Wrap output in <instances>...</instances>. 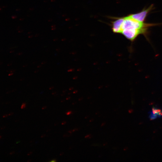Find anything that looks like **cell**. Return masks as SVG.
Returning <instances> with one entry per match:
<instances>
[{
    "mask_svg": "<svg viewBox=\"0 0 162 162\" xmlns=\"http://www.w3.org/2000/svg\"><path fill=\"white\" fill-rule=\"evenodd\" d=\"M147 32L146 31L141 30L126 29L123 30L121 33L128 40L133 42L140 34L146 35Z\"/></svg>",
    "mask_w": 162,
    "mask_h": 162,
    "instance_id": "obj_1",
    "label": "cell"
},
{
    "mask_svg": "<svg viewBox=\"0 0 162 162\" xmlns=\"http://www.w3.org/2000/svg\"><path fill=\"white\" fill-rule=\"evenodd\" d=\"M153 6L152 5L147 8H144L139 13L131 14L128 16L136 20L141 22H143L148 14L153 8Z\"/></svg>",
    "mask_w": 162,
    "mask_h": 162,
    "instance_id": "obj_2",
    "label": "cell"
},
{
    "mask_svg": "<svg viewBox=\"0 0 162 162\" xmlns=\"http://www.w3.org/2000/svg\"><path fill=\"white\" fill-rule=\"evenodd\" d=\"M124 17L117 18L113 22L112 25V28L113 32L121 33L123 23Z\"/></svg>",
    "mask_w": 162,
    "mask_h": 162,
    "instance_id": "obj_3",
    "label": "cell"
},
{
    "mask_svg": "<svg viewBox=\"0 0 162 162\" xmlns=\"http://www.w3.org/2000/svg\"><path fill=\"white\" fill-rule=\"evenodd\" d=\"M162 115V111L161 110L154 107L152 109V111L150 112L149 116L150 119L152 120Z\"/></svg>",
    "mask_w": 162,
    "mask_h": 162,
    "instance_id": "obj_4",
    "label": "cell"
},
{
    "mask_svg": "<svg viewBox=\"0 0 162 162\" xmlns=\"http://www.w3.org/2000/svg\"><path fill=\"white\" fill-rule=\"evenodd\" d=\"M26 107V104L25 103H23L22 105L21 108L22 109Z\"/></svg>",
    "mask_w": 162,
    "mask_h": 162,
    "instance_id": "obj_5",
    "label": "cell"
},
{
    "mask_svg": "<svg viewBox=\"0 0 162 162\" xmlns=\"http://www.w3.org/2000/svg\"><path fill=\"white\" fill-rule=\"evenodd\" d=\"M85 137L86 138H92V136L90 134H88Z\"/></svg>",
    "mask_w": 162,
    "mask_h": 162,
    "instance_id": "obj_6",
    "label": "cell"
},
{
    "mask_svg": "<svg viewBox=\"0 0 162 162\" xmlns=\"http://www.w3.org/2000/svg\"><path fill=\"white\" fill-rule=\"evenodd\" d=\"M72 113V112L70 111H68L66 113V114L68 115H69Z\"/></svg>",
    "mask_w": 162,
    "mask_h": 162,
    "instance_id": "obj_7",
    "label": "cell"
},
{
    "mask_svg": "<svg viewBox=\"0 0 162 162\" xmlns=\"http://www.w3.org/2000/svg\"><path fill=\"white\" fill-rule=\"evenodd\" d=\"M14 74V73L13 72H10V73L9 74H8V76H11L12 75H13Z\"/></svg>",
    "mask_w": 162,
    "mask_h": 162,
    "instance_id": "obj_8",
    "label": "cell"
},
{
    "mask_svg": "<svg viewBox=\"0 0 162 162\" xmlns=\"http://www.w3.org/2000/svg\"><path fill=\"white\" fill-rule=\"evenodd\" d=\"M15 71V70H10L9 71H10V72H14Z\"/></svg>",
    "mask_w": 162,
    "mask_h": 162,
    "instance_id": "obj_9",
    "label": "cell"
},
{
    "mask_svg": "<svg viewBox=\"0 0 162 162\" xmlns=\"http://www.w3.org/2000/svg\"><path fill=\"white\" fill-rule=\"evenodd\" d=\"M8 115H7V114H5L3 116V117L4 118V117H7Z\"/></svg>",
    "mask_w": 162,
    "mask_h": 162,
    "instance_id": "obj_10",
    "label": "cell"
},
{
    "mask_svg": "<svg viewBox=\"0 0 162 162\" xmlns=\"http://www.w3.org/2000/svg\"><path fill=\"white\" fill-rule=\"evenodd\" d=\"M66 122L65 121H63L62 122V124H63V125H64V124H66Z\"/></svg>",
    "mask_w": 162,
    "mask_h": 162,
    "instance_id": "obj_11",
    "label": "cell"
},
{
    "mask_svg": "<svg viewBox=\"0 0 162 162\" xmlns=\"http://www.w3.org/2000/svg\"><path fill=\"white\" fill-rule=\"evenodd\" d=\"M13 112H10L9 114H8V116H10V115H13Z\"/></svg>",
    "mask_w": 162,
    "mask_h": 162,
    "instance_id": "obj_12",
    "label": "cell"
},
{
    "mask_svg": "<svg viewBox=\"0 0 162 162\" xmlns=\"http://www.w3.org/2000/svg\"><path fill=\"white\" fill-rule=\"evenodd\" d=\"M105 124L106 123L105 122L103 123L101 125V126H104Z\"/></svg>",
    "mask_w": 162,
    "mask_h": 162,
    "instance_id": "obj_13",
    "label": "cell"
},
{
    "mask_svg": "<svg viewBox=\"0 0 162 162\" xmlns=\"http://www.w3.org/2000/svg\"><path fill=\"white\" fill-rule=\"evenodd\" d=\"M46 136V135L45 134H43L42 135H41V137H45V136Z\"/></svg>",
    "mask_w": 162,
    "mask_h": 162,
    "instance_id": "obj_14",
    "label": "cell"
},
{
    "mask_svg": "<svg viewBox=\"0 0 162 162\" xmlns=\"http://www.w3.org/2000/svg\"><path fill=\"white\" fill-rule=\"evenodd\" d=\"M32 152H29L28 154H27V155H30L32 153Z\"/></svg>",
    "mask_w": 162,
    "mask_h": 162,
    "instance_id": "obj_15",
    "label": "cell"
},
{
    "mask_svg": "<svg viewBox=\"0 0 162 162\" xmlns=\"http://www.w3.org/2000/svg\"><path fill=\"white\" fill-rule=\"evenodd\" d=\"M53 88H54L52 86V87H50L49 88V89H50V90H51V89H52Z\"/></svg>",
    "mask_w": 162,
    "mask_h": 162,
    "instance_id": "obj_16",
    "label": "cell"
},
{
    "mask_svg": "<svg viewBox=\"0 0 162 162\" xmlns=\"http://www.w3.org/2000/svg\"><path fill=\"white\" fill-rule=\"evenodd\" d=\"M14 151H12V152H10V154H14Z\"/></svg>",
    "mask_w": 162,
    "mask_h": 162,
    "instance_id": "obj_17",
    "label": "cell"
},
{
    "mask_svg": "<svg viewBox=\"0 0 162 162\" xmlns=\"http://www.w3.org/2000/svg\"><path fill=\"white\" fill-rule=\"evenodd\" d=\"M93 120H94V119L93 118H92L89 120V122H92L93 121Z\"/></svg>",
    "mask_w": 162,
    "mask_h": 162,
    "instance_id": "obj_18",
    "label": "cell"
},
{
    "mask_svg": "<svg viewBox=\"0 0 162 162\" xmlns=\"http://www.w3.org/2000/svg\"><path fill=\"white\" fill-rule=\"evenodd\" d=\"M22 54V52H20L17 54V55H21Z\"/></svg>",
    "mask_w": 162,
    "mask_h": 162,
    "instance_id": "obj_19",
    "label": "cell"
},
{
    "mask_svg": "<svg viewBox=\"0 0 162 162\" xmlns=\"http://www.w3.org/2000/svg\"><path fill=\"white\" fill-rule=\"evenodd\" d=\"M46 108V106H44L42 107V109H44Z\"/></svg>",
    "mask_w": 162,
    "mask_h": 162,
    "instance_id": "obj_20",
    "label": "cell"
},
{
    "mask_svg": "<svg viewBox=\"0 0 162 162\" xmlns=\"http://www.w3.org/2000/svg\"><path fill=\"white\" fill-rule=\"evenodd\" d=\"M46 63V62H43L41 63V64H44Z\"/></svg>",
    "mask_w": 162,
    "mask_h": 162,
    "instance_id": "obj_21",
    "label": "cell"
},
{
    "mask_svg": "<svg viewBox=\"0 0 162 162\" xmlns=\"http://www.w3.org/2000/svg\"><path fill=\"white\" fill-rule=\"evenodd\" d=\"M89 117L88 116H87L85 117V118L87 119Z\"/></svg>",
    "mask_w": 162,
    "mask_h": 162,
    "instance_id": "obj_22",
    "label": "cell"
},
{
    "mask_svg": "<svg viewBox=\"0 0 162 162\" xmlns=\"http://www.w3.org/2000/svg\"><path fill=\"white\" fill-rule=\"evenodd\" d=\"M56 93V92H53L52 93V94L53 95H55V94Z\"/></svg>",
    "mask_w": 162,
    "mask_h": 162,
    "instance_id": "obj_23",
    "label": "cell"
},
{
    "mask_svg": "<svg viewBox=\"0 0 162 162\" xmlns=\"http://www.w3.org/2000/svg\"><path fill=\"white\" fill-rule=\"evenodd\" d=\"M39 71V70H36L34 71V73H37Z\"/></svg>",
    "mask_w": 162,
    "mask_h": 162,
    "instance_id": "obj_24",
    "label": "cell"
},
{
    "mask_svg": "<svg viewBox=\"0 0 162 162\" xmlns=\"http://www.w3.org/2000/svg\"><path fill=\"white\" fill-rule=\"evenodd\" d=\"M50 161L51 162H56V160H55L54 159V160H52L51 161Z\"/></svg>",
    "mask_w": 162,
    "mask_h": 162,
    "instance_id": "obj_25",
    "label": "cell"
},
{
    "mask_svg": "<svg viewBox=\"0 0 162 162\" xmlns=\"http://www.w3.org/2000/svg\"><path fill=\"white\" fill-rule=\"evenodd\" d=\"M14 52V50H11L10 52V53H11L12 52Z\"/></svg>",
    "mask_w": 162,
    "mask_h": 162,
    "instance_id": "obj_26",
    "label": "cell"
},
{
    "mask_svg": "<svg viewBox=\"0 0 162 162\" xmlns=\"http://www.w3.org/2000/svg\"><path fill=\"white\" fill-rule=\"evenodd\" d=\"M11 64H11V63H9V64H8L7 65H8V66H9L11 65Z\"/></svg>",
    "mask_w": 162,
    "mask_h": 162,
    "instance_id": "obj_27",
    "label": "cell"
},
{
    "mask_svg": "<svg viewBox=\"0 0 162 162\" xmlns=\"http://www.w3.org/2000/svg\"><path fill=\"white\" fill-rule=\"evenodd\" d=\"M63 154V152H61L60 154V155H62Z\"/></svg>",
    "mask_w": 162,
    "mask_h": 162,
    "instance_id": "obj_28",
    "label": "cell"
},
{
    "mask_svg": "<svg viewBox=\"0 0 162 162\" xmlns=\"http://www.w3.org/2000/svg\"><path fill=\"white\" fill-rule=\"evenodd\" d=\"M41 67V65H39L38 66L37 68H39L40 67Z\"/></svg>",
    "mask_w": 162,
    "mask_h": 162,
    "instance_id": "obj_29",
    "label": "cell"
},
{
    "mask_svg": "<svg viewBox=\"0 0 162 162\" xmlns=\"http://www.w3.org/2000/svg\"><path fill=\"white\" fill-rule=\"evenodd\" d=\"M27 65L26 64V65H24L23 66V67H26L27 66Z\"/></svg>",
    "mask_w": 162,
    "mask_h": 162,
    "instance_id": "obj_30",
    "label": "cell"
},
{
    "mask_svg": "<svg viewBox=\"0 0 162 162\" xmlns=\"http://www.w3.org/2000/svg\"><path fill=\"white\" fill-rule=\"evenodd\" d=\"M99 112H97L95 113L96 114H99Z\"/></svg>",
    "mask_w": 162,
    "mask_h": 162,
    "instance_id": "obj_31",
    "label": "cell"
},
{
    "mask_svg": "<svg viewBox=\"0 0 162 162\" xmlns=\"http://www.w3.org/2000/svg\"><path fill=\"white\" fill-rule=\"evenodd\" d=\"M4 128H5V127H2L1 128V129H2Z\"/></svg>",
    "mask_w": 162,
    "mask_h": 162,
    "instance_id": "obj_32",
    "label": "cell"
},
{
    "mask_svg": "<svg viewBox=\"0 0 162 162\" xmlns=\"http://www.w3.org/2000/svg\"><path fill=\"white\" fill-rule=\"evenodd\" d=\"M16 91V89H14L12 91V92H14L15 91Z\"/></svg>",
    "mask_w": 162,
    "mask_h": 162,
    "instance_id": "obj_33",
    "label": "cell"
},
{
    "mask_svg": "<svg viewBox=\"0 0 162 162\" xmlns=\"http://www.w3.org/2000/svg\"><path fill=\"white\" fill-rule=\"evenodd\" d=\"M58 124V123H55V126H56V125H57Z\"/></svg>",
    "mask_w": 162,
    "mask_h": 162,
    "instance_id": "obj_34",
    "label": "cell"
},
{
    "mask_svg": "<svg viewBox=\"0 0 162 162\" xmlns=\"http://www.w3.org/2000/svg\"><path fill=\"white\" fill-rule=\"evenodd\" d=\"M24 79H23V78H22V79H21L20 80L22 81V80H23Z\"/></svg>",
    "mask_w": 162,
    "mask_h": 162,
    "instance_id": "obj_35",
    "label": "cell"
},
{
    "mask_svg": "<svg viewBox=\"0 0 162 162\" xmlns=\"http://www.w3.org/2000/svg\"><path fill=\"white\" fill-rule=\"evenodd\" d=\"M50 129H48V130H46V132L49 131H50Z\"/></svg>",
    "mask_w": 162,
    "mask_h": 162,
    "instance_id": "obj_36",
    "label": "cell"
},
{
    "mask_svg": "<svg viewBox=\"0 0 162 162\" xmlns=\"http://www.w3.org/2000/svg\"><path fill=\"white\" fill-rule=\"evenodd\" d=\"M10 91H8V92H7V93L8 94V93H10Z\"/></svg>",
    "mask_w": 162,
    "mask_h": 162,
    "instance_id": "obj_37",
    "label": "cell"
},
{
    "mask_svg": "<svg viewBox=\"0 0 162 162\" xmlns=\"http://www.w3.org/2000/svg\"><path fill=\"white\" fill-rule=\"evenodd\" d=\"M31 161V160H28V161H27V162H28V161Z\"/></svg>",
    "mask_w": 162,
    "mask_h": 162,
    "instance_id": "obj_38",
    "label": "cell"
},
{
    "mask_svg": "<svg viewBox=\"0 0 162 162\" xmlns=\"http://www.w3.org/2000/svg\"><path fill=\"white\" fill-rule=\"evenodd\" d=\"M106 145V143L104 144V146H105V145Z\"/></svg>",
    "mask_w": 162,
    "mask_h": 162,
    "instance_id": "obj_39",
    "label": "cell"
},
{
    "mask_svg": "<svg viewBox=\"0 0 162 162\" xmlns=\"http://www.w3.org/2000/svg\"><path fill=\"white\" fill-rule=\"evenodd\" d=\"M35 63V62H33V64H34V63Z\"/></svg>",
    "mask_w": 162,
    "mask_h": 162,
    "instance_id": "obj_40",
    "label": "cell"
},
{
    "mask_svg": "<svg viewBox=\"0 0 162 162\" xmlns=\"http://www.w3.org/2000/svg\"><path fill=\"white\" fill-rule=\"evenodd\" d=\"M1 136H0V138H1Z\"/></svg>",
    "mask_w": 162,
    "mask_h": 162,
    "instance_id": "obj_41",
    "label": "cell"
}]
</instances>
